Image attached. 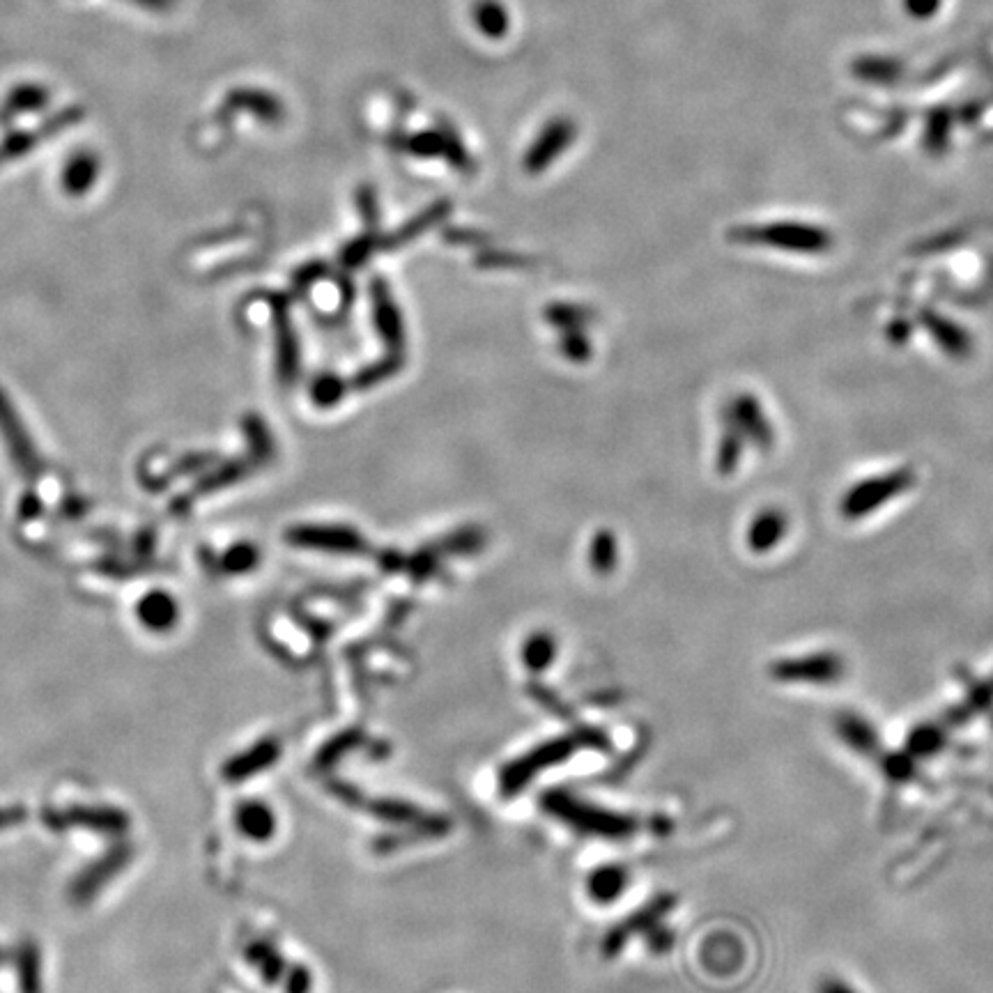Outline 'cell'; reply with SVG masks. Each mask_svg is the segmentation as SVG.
Returning <instances> with one entry per match:
<instances>
[{"mask_svg":"<svg viewBox=\"0 0 993 993\" xmlns=\"http://www.w3.org/2000/svg\"><path fill=\"white\" fill-rule=\"evenodd\" d=\"M274 814L263 803H246L237 810V828L251 839H267L274 835Z\"/></svg>","mask_w":993,"mask_h":993,"instance_id":"8992f818","label":"cell"},{"mask_svg":"<svg viewBox=\"0 0 993 993\" xmlns=\"http://www.w3.org/2000/svg\"><path fill=\"white\" fill-rule=\"evenodd\" d=\"M279 759V745L274 741H263L258 745H253L251 750H246L244 754H237V757L228 759L226 766H223V777L228 782H242L249 780L260 771H265L267 766H272L274 761Z\"/></svg>","mask_w":993,"mask_h":993,"instance_id":"3957f363","label":"cell"},{"mask_svg":"<svg viewBox=\"0 0 993 993\" xmlns=\"http://www.w3.org/2000/svg\"><path fill=\"white\" fill-rule=\"evenodd\" d=\"M623 888V874L619 869H603L591 881V892L598 899H612Z\"/></svg>","mask_w":993,"mask_h":993,"instance_id":"30bf717a","label":"cell"},{"mask_svg":"<svg viewBox=\"0 0 993 993\" xmlns=\"http://www.w3.org/2000/svg\"><path fill=\"white\" fill-rule=\"evenodd\" d=\"M23 821H26V810H23V807H3V810H0V830L14 828L17 823Z\"/></svg>","mask_w":993,"mask_h":993,"instance_id":"5bb4252c","label":"cell"},{"mask_svg":"<svg viewBox=\"0 0 993 993\" xmlns=\"http://www.w3.org/2000/svg\"><path fill=\"white\" fill-rule=\"evenodd\" d=\"M17 973L21 993H42V959L40 948L33 943H23L17 954Z\"/></svg>","mask_w":993,"mask_h":993,"instance_id":"52a82bcc","label":"cell"},{"mask_svg":"<svg viewBox=\"0 0 993 993\" xmlns=\"http://www.w3.org/2000/svg\"><path fill=\"white\" fill-rule=\"evenodd\" d=\"M249 961L256 968H260V973L267 982H276L283 971V961L279 959V954L272 950V945L267 943H256L249 948Z\"/></svg>","mask_w":993,"mask_h":993,"instance_id":"ba28073f","label":"cell"},{"mask_svg":"<svg viewBox=\"0 0 993 993\" xmlns=\"http://www.w3.org/2000/svg\"><path fill=\"white\" fill-rule=\"evenodd\" d=\"M223 564H226L228 573H246L256 564V552L251 548H233Z\"/></svg>","mask_w":993,"mask_h":993,"instance_id":"7c38bea8","label":"cell"},{"mask_svg":"<svg viewBox=\"0 0 993 993\" xmlns=\"http://www.w3.org/2000/svg\"><path fill=\"white\" fill-rule=\"evenodd\" d=\"M552 653H554V646L550 644V640H545V637H536V640H531L527 646V662L531 667H543V665H548Z\"/></svg>","mask_w":993,"mask_h":993,"instance_id":"4fadbf2b","label":"cell"},{"mask_svg":"<svg viewBox=\"0 0 993 993\" xmlns=\"http://www.w3.org/2000/svg\"><path fill=\"white\" fill-rule=\"evenodd\" d=\"M99 173V161L90 152H76L67 159L63 168V187L67 194L81 196L95 184Z\"/></svg>","mask_w":993,"mask_h":993,"instance_id":"277c9868","label":"cell"},{"mask_svg":"<svg viewBox=\"0 0 993 993\" xmlns=\"http://www.w3.org/2000/svg\"><path fill=\"white\" fill-rule=\"evenodd\" d=\"M566 136H568V127H566V125H561V127H554V129H552V132H548V134H545V138H543V143H541V145H543V148H538V150L534 152V155H531V159H529V164H536V168H541V164H543V161H545V159H548L550 155H552V157H554V155H557V152H559V148H557V145H559V143H564V141H566Z\"/></svg>","mask_w":993,"mask_h":993,"instance_id":"8fae6325","label":"cell"},{"mask_svg":"<svg viewBox=\"0 0 993 993\" xmlns=\"http://www.w3.org/2000/svg\"><path fill=\"white\" fill-rule=\"evenodd\" d=\"M134 858V846H115L113 851L106 853L104 858H99L95 865H90L88 869L76 876V881L72 883V890H69V897H72L74 904H86L92 897L99 895L102 888L109 881H113L122 869H125Z\"/></svg>","mask_w":993,"mask_h":993,"instance_id":"7a4b0ae2","label":"cell"},{"mask_svg":"<svg viewBox=\"0 0 993 993\" xmlns=\"http://www.w3.org/2000/svg\"><path fill=\"white\" fill-rule=\"evenodd\" d=\"M44 821L53 830L76 826L102 835H122L132 823L118 807H67L65 812H46Z\"/></svg>","mask_w":993,"mask_h":993,"instance_id":"6da1fadb","label":"cell"},{"mask_svg":"<svg viewBox=\"0 0 993 993\" xmlns=\"http://www.w3.org/2000/svg\"><path fill=\"white\" fill-rule=\"evenodd\" d=\"M138 617L145 623V628L161 633V630L173 628V623L177 621V603L164 591H155V594H148L141 600Z\"/></svg>","mask_w":993,"mask_h":993,"instance_id":"5b68a950","label":"cell"},{"mask_svg":"<svg viewBox=\"0 0 993 993\" xmlns=\"http://www.w3.org/2000/svg\"><path fill=\"white\" fill-rule=\"evenodd\" d=\"M46 88L42 86H35V83H26V86H17L12 90V95L7 97V106L5 109L7 111H12V113H23L28 109V106H40L46 104V99H49V95H46Z\"/></svg>","mask_w":993,"mask_h":993,"instance_id":"9c48e42d","label":"cell"},{"mask_svg":"<svg viewBox=\"0 0 993 993\" xmlns=\"http://www.w3.org/2000/svg\"><path fill=\"white\" fill-rule=\"evenodd\" d=\"M7 961H10V954H7L5 950H0V966L7 964Z\"/></svg>","mask_w":993,"mask_h":993,"instance_id":"9a60e30c","label":"cell"}]
</instances>
